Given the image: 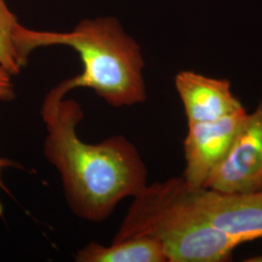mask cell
Returning a JSON list of instances; mask_svg holds the SVG:
<instances>
[{"label": "cell", "instance_id": "cell-1", "mask_svg": "<svg viewBox=\"0 0 262 262\" xmlns=\"http://www.w3.org/2000/svg\"><path fill=\"white\" fill-rule=\"evenodd\" d=\"M75 89L72 77L45 95L41 107L47 131L43 151L60 175L72 213L86 222L100 223L122 200L135 196L148 185V170L136 147L122 135L94 144L79 137L82 105L64 98Z\"/></svg>", "mask_w": 262, "mask_h": 262}, {"label": "cell", "instance_id": "cell-8", "mask_svg": "<svg viewBox=\"0 0 262 262\" xmlns=\"http://www.w3.org/2000/svg\"><path fill=\"white\" fill-rule=\"evenodd\" d=\"M77 262H168L162 246L151 237H131L104 246L90 242L74 254Z\"/></svg>", "mask_w": 262, "mask_h": 262}, {"label": "cell", "instance_id": "cell-12", "mask_svg": "<svg viewBox=\"0 0 262 262\" xmlns=\"http://www.w3.org/2000/svg\"><path fill=\"white\" fill-rule=\"evenodd\" d=\"M261 191H262V190H261Z\"/></svg>", "mask_w": 262, "mask_h": 262}, {"label": "cell", "instance_id": "cell-4", "mask_svg": "<svg viewBox=\"0 0 262 262\" xmlns=\"http://www.w3.org/2000/svg\"><path fill=\"white\" fill-rule=\"evenodd\" d=\"M203 188L226 194H253L262 190V96L247 114L229 150Z\"/></svg>", "mask_w": 262, "mask_h": 262}, {"label": "cell", "instance_id": "cell-11", "mask_svg": "<svg viewBox=\"0 0 262 262\" xmlns=\"http://www.w3.org/2000/svg\"><path fill=\"white\" fill-rule=\"evenodd\" d=\"M19 164L14 162L13 160L6 159V158H1L0 157V190H4L5 192L10 193L9 190L7 189V187H5L4 183H3V179H2V172L5 168H9V167H18ZM2 215V207L0 204V216Z\"/></svg>", "mask_w": 262, "mask_h": 262}, {"label": "cell", "instance_id": "cell-9", "mask_svg": "<svg viewBox=\"0 0 262 262\" xmlns=\"http://www.w3.org/2000/svg\"><path fill=\"white\" fill-rule=\"evenodd\" d=\"M21 28L6 1L0 0V66L12 76L19 74L28 63L29 57L24 53L19 40Z\"/></svg>", "mask_w": 262, "mask_h": 262}, {"label": "cell", "instance_id": "cell-10", "mask_svg": "<svg viewBox=\"0 0 262 262\" xmlns=\"http://www.w3.org/2000/svg\"><path fill=\"white\" fill-rule=\"evenodd\" d=\"M9 73L0 66V101L8 102L15 98V86Z\"/></svg>", "mask_w": 262, "mask_h": 262}, {"label": "cell", "instance_id": "cell-2", "mask_svg": "<svg viewBox=\"0 0 262 262\" xmlns=\"http://www.w3.org/2000/svg\"><path fill=\"white\" fill-rule=\"evenodd\" d=\"M20 44L28 56L39 48L73 49L83 63L82 73L73 77L76 89L93 90L112 107L132 106L147 99L140 46L114 17L83 19L68 32L24 27Z\"/></svg>", "mask_w": 262, "mask_h": 262}, {"label": "cell", "instance_id": "cell-3", "mask_svg": "<svg viewBox=\"0 0 262 262\" xmlns=\"http://www.w3.org/2000/svg\"><path fill=\"white\" fill-rule=\"evenodd\" d=\"M151 237L163 248L168 262H221L250 237L224 231L205 221L187 203L183 178L147 185L133 196L113 241Z\"/></svg>", "mask_w": 262, "mask_h": 262}, {"label": "cell", "instance_id": "cell-6", "mask_svg": "<svg viewBox=\"0 0 262 262\" xmlns=\"http://www.w3.org/2000/svg\"><path fill=\"white\" fill-rule=\"evenodd\" d=\"M187 203L205 221L224 231L255 240L262 237V191L226 194L189 187L183 179Z\"/></svg>", "mask_w": 262, "mask_h": 262}, {"label": "cell", "instance_id": "cell-5", "mask_svg": "<svg viewBox=\"0 0 262 262\" xmlns=\"http://www.w3.org/2000/svg\"><path fill=\"white\" fill-rule=\"evenodd\" d=\"M247 114L243 109L215 121L188 123L184 141L186 168L182 178L189 187H204L227 154Z\"/></svg>", "mask_w": 262, "mask_h": 262}, {"label": "cell", "instance_id": "cell-7", "mask_svg": "<svg viewBox=\"0 0 262 262\" xmlns=\"http://www.w3.org/2000/svg\"><path fill=\"white\" fill-rule=\"evenodd\" d=\"M175 88L184 105L187 123L215 121L244 109L226 79L185 70L175 77Z\"/></svg>", "mask_w": 262, "mask_h": 262}]
</instances>
